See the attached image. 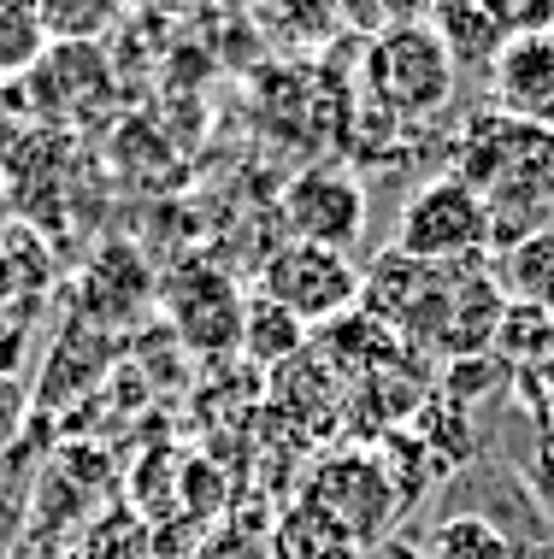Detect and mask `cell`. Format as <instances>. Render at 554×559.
Instances as JSON below:
<instances>
[{
  "label": "cell",
  "instance_id": "cell-1",
  "mask_svg": "<svg viewBox=\"0 0 554 559\" xmlns=\"http://www.w3.org/2000/svg\"><path fill=\"white\" fill-rule=\"evenodd\" d=\"M448 171L490 206L496 248H514L554 224V124H526L484 107L467 118Z\"/></svg>",
  "mask_w": 554,
  "mask_h": 559
},
{
  "label": "cell",
  "instance_id": "cell-2",
  "mask_svg": "<svg viewBox=\"0 0 554 559\" xmlns=\"http://www.w3.org/2000/svg\"><path fill=\"white\" fill-rule=\"evenodd\" d=\"M455 53L443 48V36L431 19H396L378 29L366 53V88L389 118H437L455 100Z\"/></svg>",
  "mask_w": 554,
  "mask_h": 559
},
{
  "label": "cell",
  "instance_id": "cell-3",
  "mask_svg": "<svg viewBox=\"0 0 554 559\" xmlns=\"http://www.w3.org/2000/svg\"><path fill=\"white\" fill-rule=\"evenodd\" d=\"M490 248V206L455 171L419 183L396 213V253L419 265H467Z\"/></svg>",
  "mask_w": 554,
  "mask_h": 559
},
{
  "label": "cell",
  "instance_id": "cell-4",
  "mask_svg": "<svg viewBox=\"0 0 554 559\" xmlns=\"http://www.w3.org/2000/svg\"><path fill=\"white\" fill-rule=\"evenodd\" d=\"M361 265L337 248H313V241H283V248L266 253L260 265V289L266 300H278L283 312H295L307 330L313 324H342L354 307H361Z\"/></svg>",
  "mask_w": 554,
  "mask_h": 559
},
{
  "label": "cell",
  "instance_id": "cell-5",
  "mask_svg": "<svg viewBox=\"0 0 554 559\" xmlns=\"http://www.w3.org/2000/svg\"><path fill=\"white\" fill-rule=\"evenodd\" d=\"M160 307L172 319V336L201 359L243 354V319H248V295L231 283V271L184 260L177 271L160 277Z\"/></svg>",
  "mask_w": 554,
  "mask_h": 559
},
{
  "label": "cell",
  "instance_id": "cell-6",
  "mask_svg": "<svg viewBox=\"0 0 554 559\" xmlns=\"http://www.w3.org/2000/svg\"><path fill=\"white\" fill-rule=\"evenodd\" d=\"M319 512H331V519L349 531L361 548H378V542L396 531L401 519V483L384 472V460H372V453H337V460H325L319 472L307 477V495Z\"/></svg>",
  "mask_w": 554,
  "mask_h": 559
},
{
  "label": "cell",
  "instance_id": "cell-7",
  "mask_svg": "<svg viewBox=\"0 0 554 559\" xmlns=\"http://www.w3.org/2000/svg\"><path fill=\"white\" fill-rule=\"evenodd\" d=\"M278 213L290 224V241L349 253L366 236V183L342 165H307L302 177H290Z\"/></svg>",
  "mask_w": 554,
  "mask_h": 559
},
{
  "label": "cell",
  "instance_id": "cell-8",
  "mask_svg": "<svg viewBox=\"0 0 554 559\" xmlns=\"http://www.w3.org/2000/svg\"><path fill=\"white\" fill-rule=\"evenodd\" d=\"M490 107L526 124H554V24L514 36L490 66Z\"/></svg>",
  "mask_w": 554,
  "mask_h": 559
},
{
  "label": "cell",
  "instance_id": "cell-9",
  "mask_svg": "<svg viewBox=\"0 0 554 559\" xmlns=\"http://www.w3.org/2000/svg\"><path fill=\"white\" fill-rule=\"evenodd\" d=\"M148 295H154V271L142 265V253L130 248V241H113V248H101L95 265L83 271L78 307H83V319H95V330H113V324L137 319L148 307Z\"/></svg>",
  "mask_w": 554,
  "mask_h": 559
},
{
  "label": "cell",
  "instance_id": "cell-10",
  "mask_svg": "<svg viewBox=\"0 0 554 559\" xmlns=\"http://www.w3.org/2000/svg\"><path fill=\"white\" fill-rule=\"evenodd\" d=\"M431 29H437L443 48L455 53V66H478V71H490L502 59V48L514 41L502 24V12L478 7V0H448V7H437L431 12Z\"/></svg>",
  "mask_w": 554,
  "mask_h": 559
},
{
  "label": "cell",
  "instance_id": "cell-11",
  "mask_svg": "<svg viewBox=\"0 0 554 559\" xmlns=\"http://www.w3.org/2000/svg\"><path fill=\"white\" fill-rule=\"evenodd\" d=\"M496 283H502L507 307H531V312H549L554 319V224L514 241V248H502Z\"/></svg>",
  "mask_w": 554,
  "mask_h": 559
},
{
  "label": "cell",
  "instance_id": "cell-12",
  "mask_svg": "<svg viewBox=\"0 0 554 559\" xmlns=\"http://www.w3.org/2000/svg\"><path fill=\"white\" fill-rule=\"evenodd\" d=\"M243 354H248V366H260V371H283L290 359H302V354H307V324L295 319V312H283L278 300L248 295Z\"/></svg>",
  "mask_w": 554,
  "mask_h": 559
},
{
  "label": "cell",
  "instance_id": "cell-13",
  "mask_svg": "<svg viewBox=\"0 0 554 559\" xmlns=\"http://www.w3.org/2000/svg\"><path fill=\"white\" fill-rule=\"evenodd\" d=\"M272 554H278V559H361L366 548H361L349 531H342L331 512H319L313 501H295V507L278 519Z\"/></svg>",
  "mask_w": 554,
  "mask_h": 559
},
{
  "label": "cell",
  "instance_id": "cell-14",
  "mask_svg": "<svg viewBox=\"0 0 554 559\" xmlns=\"http://www.w3.org/2000/svg\"><path fill=\"white\" fill-rule=\"evenodd\" d=\"M48 29H42V7H19L7 0L0 7V83H24L30 71L48 59Z\"/></svg>",
  "mask_w": 554,
  "mask_h": 559
},
{
  "label": "cell",
  "instance_id": "cell-15",
  "mask_svg": "<svg viewBox=\"0 0 554 559\" xmlns=\"http://www.w3.org/2000/svg\"><path fill=\"white\" fill-rule=\"evenodd\" d=\"M160 542H154V524L142 519L137 507H113L89 524L83 536V559H154Z\"/></svg>",
  "mask_w": 554,
  "mask_h": 559
},
{
  "label": "cell",
  "instance_id": "cell-16",
  "mask_svg": "<svg viewBox=\"0 0 554 559\" xmlns=\"http://www.w3.org/2000/svg\"><path fill=\"white\" fill-rule=\"evenodd\" d=\"M431 559H514V542L484 512H448L431 531Z\"/></svg>",
  "mask_w": 554,
  "mask_h": 559
},
{
  "label": "cell",
  "instance_id": "cell-17",
  "mask_svg": "<svg viewBox=\"0 0 554 559\" xmlns=\"http://www.w3.org/2000/svg\"><path fill=\"white\" fill-rule=\"evenodd\" d=\"M496 342L507 347V354L531 359V354H543V347L554 342V319H549V312H531V307H507Z\"/></svg>",
  "mask_w": 554,
  "mask_h": 559
},
{
  "label": "cell",
  "instance_id": "cell-18",
  "mask_svg": "<svg viewBox=\"0 0 554 559\" xmlns=\"http://www.w3.org/2000/svg\"><path fill=\"white\" fill-rule=\"evenodd\" d=\"M24 413H30V389L19 383V371H0V448L24 430Z\"/></svg>",
  "mask_w": 554,
  "mask_h": 559
},
{
  "label": "cell",
  "instance_id": "cell-19",
  "mask_svg": "<svg viewBox=\"0 0 554 559\" xmlns=\"http://www.w3.org/2000/svg\"><path fill=\"white\" fill-rule=\"evenodd\" d=\"M484 389H490V366L478 354H467V359H455V366H448V401H455V406L478 401Z\"/></svg>",
  "mask_w": 554,
  "mask_h": 559
},
{
  "label": "cell",
  "instance_id": "cell-20",
  "mask_svg": "<svg viewBox=\"0 0 554 559\" xmlns=\"http://www.w3.org/2000/svg\"><path fill=\"white\" fill-rule=\"evenodd\" d=\"M30 118V100H24V83H0V159H12L19 147V124Z\"/></svg>",
  "mask_w": 554,
  "mask_h": 559
}]
</instances>
